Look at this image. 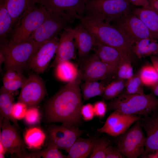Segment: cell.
<instances>
[{"label":"cell","mask_w":158,"mask_h":158,"mask_svg":"<svg viewBox=\"0 0 158 158\" xmlns=\"http://www.w3.org/2000/svg\"><path fill=\"white\" fill-rule=\"evenodd\" d=\"M26 79L23 75L15 80L9 81L3 79V86L11 92L21 88L24 84Z\"/></svg>","instance_id":"8d00e7d4"},{"label":"cell","mask_w":158,"mask_h":158,"mask_svg":"<svg viewBox=\"0 0 158 158\" xmlns=\"http://www.w3.org/2000/svg\"><path fill=\"white\" fill-rule=\"evenodd\" d=\"M81 80L79 74L49 100L45 112L48 122H61L76 126L81 123L83 105L80 86Z\"/></svg>","instance_id":"6da1fadb"},{"label":"cell","mask_w":158,"mask_h":158,"mask_svg":"<svg viewBox=\"0 0 158 158\" xmlns=\"http://www.w3.org/2000/svg\"><path fill=\"white\" fill-rule=\"evenodd\" d=\"M13 27L12 19L4 0H0V37L1 42L6 38Z\"/></svg>","instance_id":"83f0119b"},{"label":"cell","mask_w":158,"mask_h":158,"mask_svg":"<svg viewBox=\"0 0 158 158\" xmlns=\"http://www.w3.org/2000/svg\"><path fill=\"white\" fill-rule=\"evenodd\" d=\"M126 0L128 1V0Z\"/></svg>","instance_id":"f907efd6"},{"label":"cell","mask_w":158,"mask_h":158,"mask_svg":"<svg viewBox=\"0 0 158 158\" xmlns=\"http://www.w3.org/2000/svg\"><path fill=\"white\" fill-rule=\"evenodd\" d=\"M140 120L119 135L116 140L117 148L122 154L128 158H137L144 155L145 152L146 136L142 130Z\"/></svg>","instance_id":"52a82bcc"},{"label":"cell","mask_w":158,"mask_h":158,"mask_svg":"<svg viewBox=\"0 0 158 158\" xmlns=\"http://www.w3.org/2000/svg\"><path fill=\"white\" fill-rule=\"evenodd\" d=\"M134 52L138 58L158 55V43L156 39L146 38L136 42L133 45Z\"/></svg>","instance_id":"d4e9b609"},{"label":"cell","mask_w":158,"mask_h":158,"mask_svg":"<svg viewBox=\"0 0 158 158\" xmlns=\"http://www.w3.org/2000/svg\"><path fill=\"white\" fill-rule=\"evenodd\" d=\"M78 19L97 42L118 50L132 61L136 57L133 43L119 29L85 15L79 16Z\"/></svg>","instance_id":"7a4b0ae2"},{"label":"cell","mask_w":158,"mask_h":158,"mask_svg":"<svg viewBox=\"0 0 158 158\" xmlns=\"http://www.w3.org/2000/svg\"><path fill=\"white\" fill-rule=\"evenodd\" d=\"M110 143V140L105 138L96 139L89 158H106V150Z\"/></svg>","instance_id":"836d02e7"},{"label":"cell","mask_w":158,"mask_h":158,"mask_svg":"<svg viewBox=\"0 0 158 158\" xmlns=\"http://www.w3.org/2000/svg\"><path fill=\"white\" fill-rule=\"evenodd\" d=\"M37 0H4L12 19V28L21 15L28 8L37 3Z\"/></svg>","instance_id":"4316f807"},{"label":"cell","mask_w":158,"mask_h":158,"mask_svg":"<svg viewBox=\"0 0 158 158\" xmlns=\"http://www.w3.org/2000/svg\"><path fill=\"white\" fill-rule=\"evenodd\" d=\"M46 90L43 80L38 75H30L26 80L18 97V101L28 107L36 106L43 99Z\"/></svg>","instance_id":"5bb4252c"},{"label":"cell","mask_w":158,"mask_h":158,"mask_svg":"<svg viewBox=\"0 0 158 158\" xmlns=\"http://www.w3.org/2000/svg\"><path fill=\"white\" fill-rule=\"evenodd\" d=\"M117 148L109 145L106 152V158H122L124 157Z\"/></svg>","instance_id":"60d3db41"},{"label":"cell","mask_w":158,"mask_h":158,"mask_svg":"<svg viewBox=\"0 0 158 158\" xmlns=\"http://www.w3.org/2000/svg\"><path fill=\"white\" fill-rule=\"evenodd\" d=\"M5 61V58L4 56L1 52L0 51V67L1 69V66L3 62Z\"/></svg>","instance_id":"681fc988"},{"label":"cell","mask_w":158,"mask_h":158,"mask_svg":"<svg viewBox=\"0 0 158 158\" xmlns=\"http://www.w3.org/2000/svg\"><path fill=\"white\" fill-rule=\"evenodd\" d=\"M151 88L153 94L158 97V83Z\"/></svg>","instance_id":"c3c4849f"},{"label":"cell","mask_w":158,"mask_h":158,"mask_svg":"<svg viewBox=\"0 0 158 158\" xmlns=\"http://www.w3.org/2000/svg\"><path fill=\"white\" fill-rule=\"evenodd\" d=\"M126 81L116 79L105 86L102 98L105 100L114 99L120 95L125 89Z\"/></svg>","instance_id":"4dcf8cb0"},{"label":"cell","mask_w":158,"mask_h":158,"mask_svg":"<svg viewBox=\"0 0 158 158\" xmlns=\"http://www.w3.org/2000/svg\"><path fill=\"white\" fill-rule=\"evenodd\" d=\"M131 12L126 0H86L85 15L111 24Z\"/></svg>","instance_id":"5b68a950"},{"label":"cell","mask_w":158,"mask_h":158,"mask_svg":"<svg viewBox=\"0 0 158 158\" xmlns=\"http://www.w3.org/2000/svg\"><path fill=\"white\" fill-rule=\"evenodd\" d=\"M49 11L42 5L35 4L21 15L10 32L8 43H14L27 40L44 21Z\"/></svg>","instance_id":"277c9868"},{"label":"cell","mask_w":158,"mask_h":158,"mask_svg":"<svg viewBox=\"0 0 158 158\" xmlns=\"http://www.w3.org/2000/svg\"><path fill=\"white\" fill-rule=\"evenodd\" d=\"M14 98L11 92L2 86L0 89V123L4 118L9 119L18 128L20 129L17 120L12 114Z\"/></svg>","instance_id":"603a6c76"},{"label":"cell","mask_w":158,"mask_h":158,"mask_svg":"<svg viewBox=\"0 0 158 158\" xmlns=\"http://www.w3.org/2000/svg\"><path fill=\"white\" fill-rule=\"evenodd\" d=\"M143 85L138 73L126 81L125 90L122 93L127 95L143 94Z\"/></svg>","instance_id":"1f68e13d"},{"label":"cell","mask_w":158,"mask_h":158,"mask_svg":"<svg viewBox=\"0 0 158 158\" xmlns=\"http://www.w3.org/2000/svg\"><path fill=\"white\" fill-rule=\"evenodd\" d=\"M149 6L158 13V0H148Z\"/></svg>","instance_id":"f6af8a7d"},{"label":"cell","mask_w":158,"mask_h":158,"mask_svg":"<svg viewBox=\"0 0 158 158\" xmlns=\"http://www.w3.org/2000/svg\"><path fill=\"white\" fill-rule=\"evenodd\" d=\"M83 133V131L77 126L63 124L60 126L52 125L47 130L46 142L68 152L71 146Z\"/></svg>","instance_id":"4fadbf2b"},{"label":"cell","mask_w":158,"mask_h":158,"mask_svg":"<svg viewBox=\"0 0 158 158\" xmlns=\"http://www.w3.org/2000/svg\"><path fill=\"white\" fill-rule=\"evenodd\" d=\"M23 75L22 73L11 70L6 71L4 74L3 79L9 81H12L19 78Z\"/></svg>","instance_id":"b9f144b4"},{"label":"cell","mask_w":158,"mask_h":158,"mask_svg":"<svg viewBox=\"0 0 158 158\" xmlns=\"http://www.w3.org/2000/svg\"><path fill=\"white\" fill-rule=\"evenodd\" d=\"M23 138L27 147L37 151L40 150L44 145L47 140V135L40 128L33 126L26 129L24 133Z\"/></svg>","instance_id":"7402d4cb"},{"label":"cell","mask_w":158,"mask_h":158,"mask_svg":"<svg viewBox=\"0 0 158 158\" xmlns=\"http://www.w3.org/2000/svg\"><path fill=\"white\" fill-rule=\"evenodd\" d=\"M133 13L145 24L156 39H158V13L149 6L135 8Z\"/></svg>","instance_id":"44dd1931"},{"label":"cell","mask_w":158,"mask_h":158,"mask_svg":"<svg viewBox=\"0 0 158 158\" xmlns=\"http://www.w3.org/2000/svg\"><path fill=\"white\" fill-rule=\"evenodd\" d=\"M74 35L73 28L69 26L65 28L61 32L53 66H55L61 62L70 61L75 58L76 45Z\"/></svg>","instance_id":"e0dca14e"},{"label":"cell","mask_w":158,"mask_h":158,"mask_svg":"<svg viewBox=\"0 0 158 158\" xmlns=\"http://www.w3.org/2000/svg\"><path fill=\"white\" fill-rule=\"evenodd\" d=\"M143 157L147 158H158V151L144 156Z\"/></svg>","instance_id":"7dc6e473"},{"label":"cell","mask_w":158,"mask_h":158,"mask_svg":"<svg viewBox=\"0 0 158 158\" xmlns=\"http://www.w3.org/2000/svg\"><path fill=\"white\" fill-rule=\"evenodd\" d=\"M157 55V56H158V55Z\"/></svg>","instance_id":"816d5d0a"},{"label":"cell","mask_w":158,"mask_h":158,"mask_svg":"<svg viewBox=\"0 0 158 158\" xmlns=\"http://www.w3.org/2000/svg\"><path fill=\"white\" fill-rule=\"evenodd\" d=\"M56 146L48 142H46L45 147L43 150L36 151V158L41 157L44 158H66L67 156L62 154Z\"/></svg>","instance_id":"d6a6232c"},{"label":"cell","mask_w":158,"mask_h":158,"mask_svg":"<svg viewBox=\"0 0 158 158\" xmlns=\"http://www.w3.org/2000/svg\"><path fill=\"white\" fill-rule=\"evenodd\" d=\"M59 39L56 36L40 47L30 59V68L38 73L44 72L56 53Z\"/></svg>","instance_id":"2e32d148"},{"label":"cell","mask_w":158,"mask_h":158,"mask_svg":"<svg viewBox=\"0 0 158 158\" xmlns=\"http://www.w3.org/2000/svg\"><path fill=\"white\" fill-rule=\"evenodd\" d=\"M74 38L81 61L87 58L96 43L94 37L80 23L73 28Z\"/></svg>","instance_id":"ac0fdd59"},{"label":"cell","mask_w":158,"mask_h":158,"mask_svg":"<svg viewBox=\"0 0 158 158\" xmlns=\"http://www.w3.org/2000/svg\"><path fill=\"white\" fill-rule=\"evenodd\" d=\"M105 86L98 81H85L81 87L83 97L86 101L96 96H102Z\"/></svg>","instance_id":"f1b7e54d"},{"label":"cell","mask_w":158,"mask_h":158,"mask_svg":"<svg viewBox=\"0 0 158 158\" xmlns=\"http://www.w3.org/2000/svg\"><path fill=\"white\" fill-rule=\"evenodd\" d=\"M38 49L34 42L29 40L14 43L1 44L0 51L5 58L6 71L11 70L22 73Z\"/></svg>","instance_id":"8992f818"},{"label":"cell","mask_w":158,"mask_h":158,"mask_svg":"<svg viewBox=\"0 0 158 158\" xmlns=\"http://www.w3.org/2000/svg\"><path fill=\"white\" fill-rule=\"evenodd\" d=\"M28 108L25 104L20 102L14 103L12 111L13 117L17 120L24 118Z\"/></svg>","instance_id":"74e56055"},{"label":"cell","mask_w":158,"mask_h":158,"mask_svg":"<svg viewBox=\"0 0 158 158\" xmlns=\"http://www.w3.org/2000/svg\"><path fill=\"white\" fill-rule=\"evenodd\" d=\"M81 113L82 116L86 121L92 120L95 114L93 105L90 103L83 105L81 108Z\"/></svg>","instance_id":"f35d334b"},{"label":"cell","mask_w":158,"mask_h":158,"mask_svg":"<svg viewBox=\"0 0 158 158\" xmlns=\"http://www.w3.org/2000/svg\"><path fill=\"white\" fill-rule=\"evenodd\" d=\"M81 61L79 74L84 81L105 79L116 74L117 68L103 62L95 54Z\"/></svg>","instance_id":"30bf717a"},{"label":"cell","mask_w":158,"mask_h":158,"mask_svg":"<svg viewBox=\"0 0 158 158\" xmlns=\"http://www.w3.org/2000/svg\"><path fill=\"white\" fill-rule=\"evenodd\" d=\"M86 0H37V3L43 5L54 14L64 18L71 23L85 15Z\"/></svg>","instance_id":"9c48e42d"},{"label":"cell","mask_w":158,"mask_h":158,"mask_svg":"<svg viewBox=\"0 0 158 158\" xmlns=\"http://www.w3.org/2000/svg\"><path fill=\"white\" fill-rule=\"evenodd\" d=\"M25 122L30 125H34L40 122V113L36 106L28 107L24 118Z\"/></svg>","instance_id":"d590c367"},{"label":"cell","mask_w":158,"mask_h":158,"mask_svg":"<svg viewBox=\"0 0 158 158\" xmlns=\"http://www.w3.org/2000/svg\"><path fill=\"white\" fill-rule=\"evenodd\" d=\"M133 5L142 7L149 6L148 0H128Z\"/></svg>","instance_id":"7bdbcfd3"},{"label":"cell","mask_w":158,"mask_h":158,"mask_svg":"<svg viewBox=\"0 0 158 158\" xmlns=\"http://www.w3.org/2000/svg\"><path fill=\"white\" fill-rule=\"evenodd\" d=\"M141 125L147 135L145 156L158 151V114L145 119Z\"/></svg>","instance_id":"ffe728a7"},{"label":"cell","mask_w":158,"mask_h":158,"mask_svg":"<svg viewBox=\"0 0 158 158\" xmlns=\"http://www.w3.org/2000/svg\"><path fill=\"white\" fill-rule=\"evenodd\" d=\"M10 121L4 118L0 123L1 131L0 134V142L5 148L7 152L11 155L15 154L18 157L32 158L31 153L27 151V147L14 125Z\"/></svg>","instance_id":"ba28073f"},{"label":"cell","mask_w":158,"mask_h":158,"mask_svg":"<svg viewBox=\"0 0 158 158\" xmlns=\"http://www.w3.org/2000/svg\"><path fill=\"white\" fill-rule=\"evenodd\" d=\"M95 138H78L68 152V158H86L90 154L95 140Z\"/></svg>","instance_id":"cb8c5ba5"},{"label":"cell","mask_w":158,"mask_h":158,"mask_svg":"<svg viewBox=\"0 0 158 158\" xmlns=\"http://www.w3.org/2000/svg\"><path fill=\"white\" fill-rule=\"evenodd\" d=\"M6 150L3 144L0 142V158H4L5 154L6 152Z\"/></svg>","instance_id":"bcb514c9"},{"label":"cell","mask_w":158,"mask_h":158,"mask_svg":"<svg viewBox=\"0 0 158 158\" xmlns=\"http://www.w3.org/2000/svg\"><path fill=\"white\" fill-rule=\"evenodd\" d=\"M140 119L135 115L126 114L114 111L107 118L104 125L97 131L114 137L126 132L134 123Z\"/></svg>","instance_id":"9a60e30c"},{"label":"cell","mask_w":158,"mask_h":158,"mask_svg":"<svg viewBox=\"0 0 158 158\" xmlns=\"http://www.w3.org/2000/svg\"><path fill=\"white\" fill-rule=\"evenodd\" d=\"M93 106L95 116L100 118L104 117L107 108L105 103L103 101H98L94 104Z\"/></svg>","instance_id":"ab89813d"},{"label":"cell","mask_w":158,"mask_h":158,"mask_svg":"<svg viewBox=\"0 0 158 158\" xmlns=\"http://www.w3.org/2000/svg\"><path fill=\"white\" fill-rule=\"evenodd\" d=\"M138 73L144 85L151 87L158 83V74L152 64L144 65Z\"/></svg>","instance_id":"f546056e"},{"label":"cell","mask_w":158,"mask_h":158,"mask_svg":"<svg viewBox=\"0 0 158 158\" xmlns=\"http://www.w3.org/2000/svg\"><path fill=\"white\" fill-rule=\"evenodd\" d=\"M70 23L66 18L49 11L46 18L28 40L32 41L39 49L43 44L61 33Z\"/></svg>","instance_id":"8fae6325"},{"label":"cell","mask_w":158,"mask_h":158,"mask_svg":"<svg viewBox=\"0 0 158 158\" xmlns=\"http://www.w3.org/2000/svg\"><path fill=\"white\" fill-rule=\"evenodd\" d=\"M131 62L130 60L126 61L119 66L115 75L116 79L127 80L133 76L134 74Z\"/></svg>","instance_id":"e575fe53"},{"label":"cell","mask_w":158,"mask_h":158,"mask_svg":"<svg viewBox=\"0 0 158 158\" xmlns=\"http://www.w3.org/2000/svg\"><path fill=\"white\" fill-rule=\"evenodd\" d=\"M55 74L57 78L63 82H69L79 75L76 66L70 61H63L56 66Z\"/></svg>","instance_id":"484cf974"},{"label":"cell","mask_w":158,"mask_h":158,"mask_svg":"<svg viewBox=\"0 0 158 158\" xmlns=\"http://www.w3.org/2000/svg\"><path fill=\"white\" fill-rule=\"evenodd\" d=\"M111 23L121 30L133 45L136 42L144 39H156L145 24L132 11Z\"/></svg>","instance_id":"7c38bea8"},{"label":"cell","mask_w":158,"mask_h":158,"mask_svg":"<svg viewBox=\"0 0 158 158\" xmlns=\"http://www.w3.org/2000/svg\"><path fill=\"white\" fill-rule=\"evenodd\" d=\"M150 56L152 64L158 74V56L151 55Z\"/></svg>","instance_id":"ee69618b"},{"label":"cell","mask_w":158,"mask_h":158,"mask_svg":"<svg viewBox=\"0 0 158 158\" xmlns=\"http://www.w3.org/2000/svg\"><path fill=\"white\" fill-rule=\"evenodd\" d=\"M110 110L130 115L150 114L158 108V99L149 94L121 93L108 104Z\"/></svg>","instance_id":"3957f363"},{"label":"cell","mask_w":158,"mask_h":158,"mask_svg":"<svg viewBox=\"0 0 158 158\" xmlns=\"http://www.w3.org/2000/svg\"><path fill=\"white\" fill-rule=\"evenodd\" d=\"M93 49L102 61L117 68L124 61L128 60L132 61L129 57L118 50L97 42Z\"/></svg>","instance_id":"d6986e66"}]
</instances>
